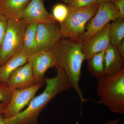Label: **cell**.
<instances>
[{"label": "cell", "instance_id": "obj_8", "mask_svg": "<svg viewBox=\"0 0 124 124\" xmlns=\"http://www.w3.org/2000/svg\"><path fill=\"white\" fill-rule=\"evenodd\" d=\"M36 83L44 82L45 75L49 68L55 67V61L50 50L37 52L27 57Z\"/></svg>", "mask_w": 124, "mask_h": 124}, {"label": "cell", "instance_id": "obj_27", "mask_svg": "<svg viewBox=\"0 0 124 124\" xmlns=\"http://www.w3.org/2000/svg\"><path fill=\"white\" fill-rule=\"evenodd\" d=\"M115 0H97V4H99L102 2H107V1L112 2V1Z\"/></svg>", "mask_w": 124, "mask_h": 124}, {"label": "cell", "instance_id": "obj_18", "mask_svg": "<svg viewBox=\"0 0 124 124\" xmlns=\"http://www.w3.org/2000/svg\"><path fill=\"white\" fill-rule=\"evenodd\" d=\"M110 44L117 46L124 39V19L119 18L111 23L110 30Z\"/></svg>", "mask_w": 124, "mask_h": 124}, {"label": "cell", "instance_id": "obj_14", "mask_svg": "<svg viewBox=\"0 0 124 124\" xmlns=\"http://www.w3.org/2000/svg\"><path fill=\"white\" fill-rule=\"evenodd\" d=\"M31 0H0V12L8 19H22L23 13Z\"/></svg>", "mask_w": 124, "mask_h": 124}, {"label": "cell", "instance_id": "obj_28", "mask_svg": "<svg viewBox=\"0 0 124 124\" xmlns=\"http://www.w3.org/2000/svg\"><path fill=\"white\" fill-rule=\"evenodd\" d=\"M0 124H6L4 118L2 114H0Z\"/></svg>", "mask_w": 124, "mask_h": 124}, {"label": "cell", "instance_id": "obj_20", "mask_svg": "<svg viewBox=\"0 0 124 124\" xmlns=\"http://www.w3.org/2000/svg\"><path fill=\"white\" fill-rule=\"evenodd\" d=\"M13 90L8 84L0 82V102L8 104L10 101Z\"/></svg>", "mask_w": 124, "mask_h": 124}, {"label": "cell", "instance_id": "obj_7", "mask_svg": "<svg viewBox=\"0 0 124 124\" xmlns=\"http://www.w3.org/2000/svg\"><path fill=\"white\" fill-rule=\"evenodd\" d=\"M42 86V83H38L27 88L13 90L11 100L2 115L4 118H10L21 112Z\"/></svg>", "mask_w": 124, "mask_h": 124}, {"label": "cell", "instance_id": "obj_4", "mask_svg": "<svg viewBox=\"0 0 124 124\" xmlns=\"http://www.w3.org/2000/svg\"><path fill=\"white\" fill-rule=\"evenodd\" d=\"M98 7L97 4L82 7L68 6L67 17L59 26L62 37L77 42L84 32L87 23L95 15Z\"/></svg>", "mask_w": 124, "mask_h": 124}, {"label": "cell", "instance_id": "obj_11", "mask_svg": "<svg viewBox=\"0 0 124 124\" xmlns=\"http://www.w3.org/2000/svg\"><path fill=\"white\" fill-rule=\"evenodd\" d=\"M110 24L108 23L88 42L82 45V51L85 60H89L96 54L106 50L110 44Z\"/></svg>", "mask_w": 124, "mask_h": 124}, {"label": "cell", "instance_id": "obj_21", "mask_svg": "<svg viewBox=\"0 0 124 124\" xmlns=\"http://www.w3.org/2000/svg\"><path fill=\"white\" fill-rule=\"evenodd\" d=\"M68 6L75 7H86L97 4V0H62Z\"/></svg>", "mask_w": 124, "mask_h": 124}, {"label": "cell", "instance_id": "obj_25", "mask_svg": "<svg viewBox=\"0 0 124 124\" xmlns=\"http://www.w3.org/2000/svg\"><path fill=\"white\" fill-rule=\"evenodd\" d=\"M121 119L117 118L115 119L108 121L105 122L104 124H117L119 123Z\"/></svg>", "mask_w": 124, "mask_h": 124}, {"label": "cell", "instance_id": "obj_12", "mask_svg": "<svg viewBox=\"0 0 124 124\" xmlns=\"http://www.w3.org/2000/svg\"><path fill=\"white\" fill-rule=\"evenodd\" d=\"M36 84L33 71L28 62L16 69L11 73L7 83L13 90L27 88Z\"/></svg>", "mask_w": 124, "mask_h": 124}, {"label": "cell", "instance_id": "obj_15", "mask_svg": "<svg viewBox=\"0 0 124 124\" xmlns=\"http://www.w3.org/2000/svg\"><path fill=\"white\" fill-rule=\"evenodd\" d=\"M27 62V57L22 51L12 56L4 64L0 66V82L7 84L11 73Z\"/></svg>", "mask_w": 124, "mask_h": 124}, {"label": "cell", "instance_id": "obj_26", "mask_svg": "<svg viewBox=\"0 0 124 124\" xmlns=\"http://www.w3.org/2000/svg\"><path fill=\"white\" fill-rule=\"evenodd\" d=\"M7 105L3 103H0V114H4Z\"/></svg>", "mask_w": 124, "mask_h": 124}, {"label": "cell", "instance_id": "obj_9", "mask_svg": "<svg viewBox=\"0 0 124 124\" xmlns=\"http://www.w3.org/2000/svg\"><path fill=\"white\" fill-rule=\"evenodd\" d=\"M62 37L57 23L37 24L36 40L38 52L50 50Z\"/></svg>", "mask_w": 124, "mask_h": 124}, {"label": "cell", "instance_id": "obj_22", "mask_svg": "<svg viewBox=\"0 0 124 124\" xmlns=\"http://www.w3.org/2000/svg\"><path fill=\"white\" fill-rule=\"evenodd\" d=\"M8 20L5 16L0 12V46L6 32Z\"/></svg>", "mask_w": 124, "mask_h": 124}, {"label": "cell", "instance_id": "obj_2", "mask_svg": "<svg viewBox=\"0 0 124 124\" xmlns=\"http://www.w3.org/2000/svg\"><path fill=\"white\" fill-rule=\"evenodd\" d=\"M82 46L77 41L61 39L50 49L55 60V67L66 74L79 99L81 107L88 100L84 98L79 84L82 63L85 60Z\"/></svg>", "mask_w": 124, "mask_h": 124}, {"label": "cell", "instance_id": "obj_24", "mask_svg": "<svg viewBox=\"0 0 124 124\" xmlns=\"http://www.w3.org/2000/svg\"><path fill=\"white\" fill-rule=\"evenodd\" d=\"M118 52L124 58V40H123L121 42L116 46Z\"/></svg>", "mask_w": 124, "mask_h": 124}, {"label": "cell", "instance_id": "obj_10", "mask_svg": "<svg viewBox=\"0 0 124 124\" xmlns=\"http://www.w3.org/2000/svg\"><path fill=\"white\" fill-rule=\"evenodd\" d=\"M22 19L27 23H57L46 10L44 0H31L23 13Z\"/></svg>", "mask_w": 124, "mask_h": 124}, {"label": "cell", "instance_id": "obj_6", "mask_svg": "<svg viewBox=\"0 0 124 124\" xmlns=\"http://www.w3.org/2000/svg\"><path fill=\"white\" fill-rule=\"evenodd\" d=\"M119 18V12L113 2L107 1L99 4L97 13L86 24L84 32L77 42L84 44L111 21Z\"/></svg>", "mask_w": 124, "mask_h": 124}, {"label": "cell", "instance_id": "obj_13", "mask_svg": "<svg viewBox=\"0 0 124 124\" xmlns=\"http://www.w3.org/2000/svg\"><path fill=\"white\" fill-rule=\"evenodd\" d=\"M124 69V58L116 48L112 44L105 50L104 70L106 76L115 75Z\"/></svg>", "mask_w": 124, "mask_h": 124}, {"label": "cell", "instance_id": "obj_23", "mask_svg": "<svg viewBox=\"0 0 124 124\" xmlns=\"http://www.w3.org/2000/svg\"><path fill=\"white\" fill-rule=\"evenodd\" d=\"M120 13V18L124 19V0H115L112 1Z\"/></svg>", "mask_w": 124, "mask_h": 124}, {"label": "cell", "instance_id": "obj_19", "mask_svg": "<svg viewBox=\"0 0 124 124\" xmlns=\"http://www.w3.org/2000/svg\"><path fill=\"white\" fill-rule=\"evenodd\" d=\"M69 9L68 6L62 3L54 5L52 9L51 14L57 23L61 24L65 20L68 15Z\"/></svg>", "mask_w": 124, "mask_h": 124}, {"label": "cell", "instance_id": "obj_3", "mask_svg": "<svg viewBox=\"0 0 124 124\" xmlns=\"http://www.w3.org/2000/svg\"><path fill=\"white\" fill-rule=\"evenodd\" d=\"M97 95L99 102L111 112L124 114V69L115 75L98 80Z\"/></svg>", "mask_w": 124, "mask_h": 124}, {"label": "cell", "instance_id": "obj_17", "mask_svg": "<svg viewBox=\"0 0 124 124\" xmlns=\"http://www.w3.org/2000/svg\"><path fill=\"white\" fill-rule=\"evenodd\" d=\"M104 54L105 50L101 51L87 60L89 72L98 80L106 76L104 70Z\"/></svg>", "mask_w": 124, "mask_h": 124}, {"label": "cell", "instance_id": "obj_5", "mask_svg": "<svg viewBox=\"0 0 124 124\" xmlns=\"http://www.w3.org/2000/svg\"><path fill=\"white\" fill-rule=\"evenodd\" d=\"M27 24L23 19L8 20L6 32L0 46V66L22 51Z\"/></svg>", "mask_w": 124, "mask_h": 124}, {"label": "cell", "instance_id": "obj_1", "mask_svg": "<svg viewBox=\"0 0 124 124\" xmlns=\"http://www.w3.org/2000/svg\"><path fill=\"white\" fill-rule=\"evenodd\" d=\"M57 69L54 77H45L46 87L43 92L34 97L24 110L13 117L4 119L6 124H38V116L49 103L58 94L72 88L63 71L60 68Z\"/></svg>", "mask_w": 124, "mask_h": 124}, {"label": "cell", "instance_id": "obj_16", "mask_svg": "<svg viewBox=\"0 0 124 124\" xmlns=\"http://www.w3.org/2000/svg\"><path fill=\"white\" fill-rule=\"evenodd\" d=\"M37 25L35 23L27 24L22 51L27 57L38 52L36 40Z\"/></svg>", "mask_w": 124, "mask_h": 124}]
</instances>
